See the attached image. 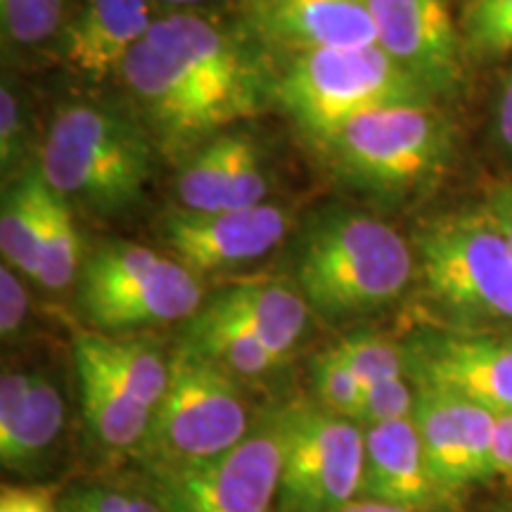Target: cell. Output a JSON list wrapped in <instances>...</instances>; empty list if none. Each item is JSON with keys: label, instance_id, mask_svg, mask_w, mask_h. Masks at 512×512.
Returning a JSON list of instances; mask_svg holds the SVG:
<instances>
[{"label": "cell", "instance_id": "obj_31", "mask_svg": "<svg viewBox=\"0 0 512 512\" xmlns=\"http://www.w3.org/2000/svg\"><path fill=\"white\" fill-rule=\"evenodd\" d=\"M415 403H418V387H415V382H408L406 377L380 382L366 389L358 425L370 427L413 418Z\"/></svg>", "mask_w": 512, "mask_h": 512}, {"label": "cell", "instance_id": "obj_34", "mask_svg": "<svg viewBox=\"0 0 512 512\" xmlns=\"http://www.w3.org/2000/svg\"><path fill=\"white\" fill-rule=\"evenodd\" d=\"M0 512H60V505L46 486H3Z\"/></svg>", "mask_w": 512, "mask_h": 512}, {"label": "cell", "instance_id": "obj_8", "mask_svg": "<svg viewBox=\"0 0 512 512\" xmlns=\"http://www.w3.org/2000/svg\"><path fill=\"white\" fill-rule=\"evenodd\" d=\"M76 302L95 330L121 332L190 320L202 306V285L195 273L155 249L112 242L81 266Z\"/></svg>", "mask_w": 512, "mask_h": 512}, {"label": "cell", "instance_id": "obj_18", "mask_svg": "<svg viewBox=\"0 0 512 512\" xmlns=\"http://www.w3.org/2000/svg\"><path fill=\"white\" fill-rule=\"evenodd\" d=\"M185 211L249 209L264 204L268 178L259 147L242 133H221L192 152L176 183Z\"/></svg>", "mask_w": 512, "mask_h": 512}, {"label": "cell", "instance_id": "obj_25", "mask_svg": "<svg viewBox=\"0 0 512 512\" xmlns=\"http://www.w3.org/2000/svg\"><path fill=\"white\" fill-rule=\"evenodd\" d=\"M79 261L81 240L72 216V207L53 192L46 233H43L41 242V261H38L34 283L50 292L67 290L74 280H79Z\"/></svg>", "mask_w": 512, "mask_h": 512}, {"label": "cell", "instance_id": "obj_16", "mask_svg": "<svg viewBox=\"0 0 512 512\" xmlns=\"http://www.w3.org/2000/svg\"><path fill=\"white\" fill-rule=\"evenodd\" d=\"M356 501L413 512H448L456 505L432 477L413 418L363 427V475Z\"/></svg>", "mask_w": 512, "mask_h": 512}, {"label": "cell", "instance_id": "obj_1", "mask_svg": "<svg viewBox=\"0 0 512 512\" xmlns=\"http://www.w3.org/2000/svg\"><path fill=\"white\" fill-rule=\"evenodd\" d=\"M119 74L171 159H188L223 126L256 117L273 91L245 46L195 15L155 19Z\"/></svg>", "mask_w": 512, "mask_h": 512}, {"label": "cell", "instance_id": "obj_35", "mask_svg": "<svg viewBox=\"0 0 512 512\" xmlns=\"http://www.w3.org/2000/svg\"><path fill=\"white\" fill-rule=\"evenodd\" d=\"M482 209L496 223L498 230H501L512 247V183H505L491 192Z\"/></svg>", "mask_w": 512, "mask_h": 512}, {"label": "cell", "instance_id": "obj_12", "mask_svg": "<svg viewBox=\"0 0 512 512\" xmlns=\"http://www.w3.org/2000/svg\"><path fill=\"white\" fill-rule=\"evenodd\" d=\"M408 377L415 387L437 389L512 413V337L477 332H425L406 344Z\"/></svg>", "mask_w": 512, "mask_h": 512}, {"label": "cell", "instance_id": "obj_24", "mask_svg": "<svg viewBox=\"0 0 512 512\" xmlns=\"http://www.w3.org/2000/svg\"><path fill=\"white\" fill-rule=\"evenodd\" d=\"M181 342L200 351L226 373L247 380L271 373L283 363L247 325L211 302L188 320Z\"/></svg>", "mask_w": 512, "mask_h": 512}, {"label": "cell", "instance_id": "obj_3", "mask_svg": "<svg viewBox=\"0 0 512 512\" xmlns=\"http://www.w3.org/2000/svg\"><path fill=\"white\" fill-rule=\"evenodd\" d=\"M415 275V252L389 223L332 214L306 235L299 285L313 311L347 318L394 304Z\"/></svg>", "mask_w": 512, "mask_h": 512}, {"label": "cell", "instance_id": "obj_7", "mask_svg": "<svg viewBox=\"0 0 512 512\" xmlns=\"http://www.w3.org/2000/svg\"><path fill=\"white\" fill-rule=\"evenodd\" d=\"M415 273L434 302L463 323H512V247L484 209L422 228Z\"/></svg>", "mask_w": 512, "mask_h": 512}, {"label": "cell", "instance_id": "obj_5", "mask_svg": "<svg viewBox=\"0 0 512 512\" xmlns=\"http://www.w3.org/2000/svg\"><path fill=\"white\" fill-rule=\"evenodd\" d=\"M325 157L344 181L382 197L425 190L453 155V128L434 102L361 114L325 140Z\"/></svg>", "mask_w": 512, "mask_h": 512}, {"label": "cell", "instance_id": "obj_33", "mask_svg": "<svg viewBox=\"0 0 512 512\" xmlns=\"http://www.w3.org/2000/svg\"><path fill=\"white\" fill-rule=\"evenodd\" d=\"M22 119H19L17 95L8 83L0 91V164L3 171L12 169L22 157Z\"/></svg>", "mask_w": 512, "mask_h": 512}, {"label": "cell", "instance_id": "obj_23", "mask_svg": "<svg viewBox=\"0 0 512 512\" xmlns=\"http://www.w3.org/2000/svg\"><path fill=\"white\" fill-rule=\"evenodd\" d=\"M74 349L98 361L133 399L155 413L169 387L171 358L145 339H124L107 332H79Z\"/></svg>", "mask_w": 512, "mask_h": 512}, {"label": "cell", "instance_id": "obj_37", "mask_svg": "<svg viewBox=\"0 0 512 512\" xmlns=\"http://www.w3.org/2000/svg\"><path fill=\"white\" fill-rule=\"evenodd\" d=\"M496 133L501 143L512 152V72L505 79L501 100L496 107Z\"/></svg>", "mask_w": 512, "mask_h": 512}, {"label": "cell", "instance_id": "obj_9", "mask_svg": "<svg viewBox=\"0 0 512 512\" xmlns=\"http://www.w3.org/2000/svg\"><path fill=\"white\" fill-rule=\"evenodd\" d=\"M283 441L278 512H337L358 498L363 427L316 401L273 408Z\"/></svg>", "mask_w": 512, "mask_h": 512}, {"label": "cell", "instance_id": "obj_32", "mask_svg": "<svg viewBox=\"0 0 512 512\" xmlns=\"http://www.w3.org/2000/svg\"><path fill=\"white\" fill-rule=\"evenodd\" d=\"M29 318V292L17 278L15 268L5 264L0 268V335L12 342L22 335Z\"/></svg>", "mask_w": 512, "mask_h": 512}, {"label": "cell", "instance_id": "obj_36", "mask_svg": "<svg viewBox=\"0 0 512 512\" xmlns=\"http://www.w3.org/2000/svg\"><path fill=\"white\" fill-rule=\"evenodd\" d=\"M496 467L498 475L512 482V413L496 418Z\"/></svg>", "mask_w": 512, "mask_h": 512}, {"label": "cell", "instance_id": "obj_19", "mask_svg": "<svg viewBox=\"0 0 512 512\" xmlns=\"http://www.w3.org/2000/svg\"><path fill=\"white\" fill-rule=\"evenodd\" d=\"M150 0H86L62 31L64 64L86 79H105L152 27Z\"/></svg>", "mask_w": 512, "mask_h": 512}, {"label": "cell", "instance_id": "obj_15", "mask_svg": "<svg viewBox=\"0 0 512 512\" xmlns=\"http://www.w3.org/2000/svg\"><path fill=\"white\" fill-rule=\"evenodd\" d=\"M242 19L256 41L294 57L377 46L368 0H242Z\"/></svg>", "mask_w": 512, "mask_h": 512}, {"label": "cell", "instance_id": "obj_17", "mask_svg": "<svg viewBox=\"0 0 512 512\" xmlns=\"http://www.w3.org/2000/svg\"><path fill=\"white\" fill-rule=\"evenodd\" d=\"M64 427V401L48 375L5 370L0 377V463L15 475L48 470Z\"/></svg>", "mask_w": 512, "mask_h": 512}, {"label": "cell", "instance_id": "obj_20", "mask_svg": "<svg viewBox=\"0 0 512 512\" xmlns=\"http://www.w3.org/2000/svg\"><path fill=\"white\" fill-rule=\"evenodd\" d=\"M76 377H79L81 411L88 432L102 448L117 453H136L150 430L152 411L133 399L114 377L93 361L91 356L74 349Z\"/></svg>", "mask_w": 512, "mask_h": 512}, {"label": "cell", "instance_id": "obj_38", "mask_svg": "<svg viewBox=\"0 0 512 512\" xmlns=\"http://www.w3.org/2000/svg\"><path fill=\"white\" fill-rule=\"evenodd\" d=\"M337 512H413V510L394 508V505L373 503V501H351L349 505H344V508L337 510Z\"/></svg>", "mask_w": 512, "mask_h": 512}, {"label": "cell", "instance_id": "obj_13", "mask_svg": "<svg viewBox=\"0 0 512 512\" xmlns=\"http://www.w3.org/2000/svg\"><path fill=\"white\" fill-rule=\"evenodd\" d=\"M496 418L494 411L472 401L418 387L415 427L432 477L451 501L498 477Z\"/></svg>", "mask_w": 512, "mask_h": 512}, {"label": "cell", "instance_id": "obj_22", "mask_svg": "<svg viewBox=\"0 0 512 512\" xmlns=\"http://www.w3.org/2000/svg\"><path fill=\"white\" fill-rule=\"evenodd\" d=\"M53 190L38 166L24 171L3 195L0 209V252L5 264L36 280L41 261V242L46 233Z\"/></svg>", "mask_w": 512, "mask_h": 512}, {"label": "cell", "instance_id": "obj_29", "mask_svg": "<svg viewBox=\"0 0 512 512\" xmlns=\"http://www.w3.org/2000/svg\"><path fill=\"white\" fill-rule=\"evenodd\" d=\"M0 17L15 46H38L60 29L62 0H0Z\"/></svg>", "mask_w": 512, "mask_h": 512}, {"label": "cell", "instance_id": "obj_14", "mask_svg": "<svg viewBox=\"0 0 512 512\" xmlns=\"http://www.w3.org/2000/svg\"><path fill=\"white\" fill-rule=\"evenodd\" d=\"M287 228L290 216L264 202L214 214L181 209L162 221V238L178 264L197 275L256 261L283 242Z\"/></svg>", "mask_w": 512, "mask_h": 512}, {"label": "cell", "instance_id": "obj_40", "mask_svg": "<svg viewBox=\"0 0 512 512\" xmlns=\"http://www.w3.org/2000/svg\"><path fill=\"white\" fill-rule=\"evenodd\" d=\"M491 512H512V503H503V505H498V508H494Z\"/></svg>", "mask_w": 512, "mask_h": 512}, {"label": "cell", "instance_id": "obj_2", "mask_svg": "<svg viewBox=\"0 0 512 512\" xmlns=\"http://www.w3.org/2000/svg\"><path fill=\"white\" fill-rule=\"evenodd\" d=\"M152 145L150 131L136 119L76 102L55 114L38 169L60 200L114 214L143 195L152 176Z\"/></svg>", "mask_w": 512, "mask_h": 512}, {"label": "cell", "instance_id": "obj_6", "mask_svg": "<svg viewBox=\"0 0 512 512\" xmlns=\"http://www.w3.org/2000/svg\"><path fill=\"white\" fill-rule=\"evenodd\" d=\"M273 95L316 143L361 114L434 102L380 46L294 57L280 81L273 83Z\"/></svg>", "mask_w": 512, "mask_h": 512}, {"label": "cell", "instance_id": "obj_27", "mask_svg": "<svg viewBox=\"0 0 512 512\" xmlns=\"http://www.w3.org/2000/svg\"><path fill=\"white\" fill-rule=\"evenodd\" d=\"M313 392L316 403L328 411L342 415V418L356 420L361 418V406L366 389L356 380L347 363L337 356L335 349H325L313 358L311 363Z\"/></svg>", "mask_w": 512, "mask_h": 512}, {"label": "cell", "instance_id": "obj_39", "mask_svg": "<svg viewBox=\"0 0 512 512\" xmlns=\"http://www.w3.org/2000/svg\"><path fill=\"white\" fill-rule=\"evenodd\" d=\"M164 3H171V5H192V3H200V0H164Z\"/></svg>", "mask_w": 512, "mask_h": 512}, {"label": "cell", "instance_id": "obj_26", "mask_svg": "<svg viewBox=\"0 0 512 512\" xmlns=\"http://www.w3.org/2000/svg\"><path fill=\"white\" fill-rule=\"evenodd\" d=\"M332 349L347 363L363 389L408 375L406 344L394 342L375 330L351 332L337 344H332Z\"/></svg>", "mask_w": 512, "mask_h": 512}, {"label": "cell", "instance_id": "obj_30", "mask_svg": "<svg viewBox=\"0 0 512 512\" xmlns=\"http://www.w3.org/2000/svg\"><path fill=\"white\" fill-rule=\"evenodd\" d=\"M60 512H164L150 494L114 489L102 484H83L57 496Z\"/></svg>", "mask_w": 512, "mask_h": 512}, {"label": "cell", "instance_id": "obj_4", "mask_svg": "<svg viewBox=\"0 0 512 512\" xmlns=\"http://www.w3.org/2000/svg\"><path fill=\"white\" fill-rule=\"evenodd\" d=\"M169 358V387L133 453L147 475L209 463L252 432L238 377L185 342Z\"/></svg>", "mask_w": 512, "mask_h": 512}, {"label": "cell", "instance_id": "obj_21", "mask_svg": "<svg viewBox=\"0 0 512 512\" xmlns=\"http://www.w3.org/2000/svg\"><path fill=\"white\" fill-rule=\"evenodd\" d=\"M209 302L247 325L280 361H287L309 325L311 306L304 294L280 283L233 285Z\"/></svg>", "mask_w": 512, "mask_h": 512}, {"label": "cell", "instance_id": "obj_10", "mask_svg": "<svg viewBox=\"0 0 512 512\" xmlns=\"http://www.w3.org/2000/svg\"><path fill=\"white\" fill-rule=\"evenodd\" d=\"M283 441L275 413L209 463L147 475V494L164 512H273L278 505Z\"/></svg>", "mask_w": 512, "mask_h": 512}, {"label": "cell", "instance_id": "obj_28", "mask_svg": "<svg viewBox=\"0 0 512 512\" xmlns=\"http://www.w3.org/2000/svg\"><path fill=\"white\" fill-rule=\"evenodd\" d=\"M465 46L477 55L512 50V0H467L463 12Z\"/></svg>", "mask_w": 512, "mask_h": 512}, {"label": "cell", "instance_id": "obj_11", "mask_svg": "<svg viewBox=\"0 0 512 512\" xmlns=\"http://www.w3.org/2000/svg\"><path fill=\"white\" fill-rule=\"evenodd\" d=\"M377 46L437 98L458 93L465 79V46L451 0H368Z\"/></svg>", "mask_w": 512, "mask_h": 512}]
</instances>
